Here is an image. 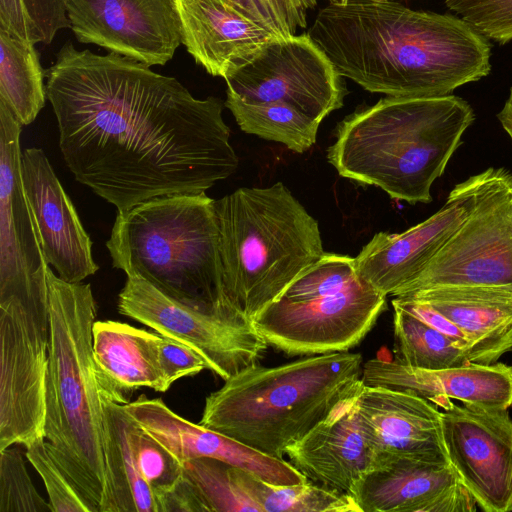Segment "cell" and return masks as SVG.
<instances>
[{
  "label": "cell",
  "mask_w": 512,
  "mask_h": 512,
  "mask_svg": "<svg viewBox=\"0 0 512 512\" xmlns=\"http://www.w3.org/2000/svg\"><path fill=\"white\" fill-rule=\"evenodd\" d=\"M46 70L62 157L79 183L124 212L200 194L238 168L221 99L114 52L64 44Z\"/></svg>",
  "instance_id": "obj_1"
},
{
  "label": "cell",
  "mask_w": 512,
  "mask_h": 512,
  "mask_svg": "<svg viewBox=\"0 0 512 512\" xmlns=\"http://www.w3.org/2000/svg\"><path fill=\"white\" fill-rule=\"evenodd\" d=\"M307 34L342 77L386 96H446L491 71V44L460 17L392 0L328 3Z\"/></svg>",
  "instance_id": "obj_2"
},
{
  "label": "cell",
  "mask_w": 512,
  "mask_h": 512,
  "mask_svg": "<svg viewBox=\"0 0 512 512\" xmlns=\"http://www.w3.org/2000/svg\"><path fill=\"white\" fill-rule=\"evenodd\" d=\"M474 120L472 106L451 94L386 96L338 123L327 160L344 178L398 201L427 204Z\"/></svg>",
  "instance_id": "obj_3"
},
{
  "label": "cell",
  "mask_w": 512,
  "mask_h": 512,
  "mask_svg": "<svg viewBox=\"0 0 512 512\" xmlns=\"http://www.w3.org/2000/svg\"><path fill=\"white\" fill-rule=\"evenodd\" d=\"M50 345L44 435L94 512H106L104 409L93 360L97 304L90 284L48 269Z\"/></svg>",
  "instance_id": "obj_4"
},
{
  "label": "cell",
  "mask_w": 512,
  "mask_h": 512,
  "mask_svg": "<svg viewBox=\"0 0 512 512\" xmlns=\"http://www.w3.org/2000/svg\"><path fill=\"white\" fill-rule=\"evenodd\" d=\"M362 367V355L348 351L273 367L252 364L206 397L199 424L284 459L290 445L360 385Z\"/></svg>",
  "instance_id": "obj_5"
},
{
  "label": "cell",
  "mask_w": 512,
  "mask_h": 512,
  "mask_svg": "<svg viewBox=\"0 0 512 512\" xmlns=\"http://www.w3.org/2000/svg\"><path fill=\"white\" fill-rule=\"evenodd\" d=\"M214 202L205 192L175 194L118 212L106 242L113 267L186 306L239 311L224 293Z\"/></svg>",
  "instance_id": "obj_6"
},
{
  "label": "cell",
  "mask_w": 512,
  "mask_h": 512,
  "mask_svg": "<svg viewBox=\"0 0 512 512\" xmlns=\"http://www.w3.org/2000/svg\"><path fill=\"white\" fill-rule=\"evenodd\" d=\"M224 293L253 319L325 253L317 220L277 182L214 202Z\"/></svg>",
  "instance_id": "obj_7"
},
{
  "label": "cell",
  "mask_w": 512,
  "mask_h": 512,
  "mask_svg": "<svg viewBox=\"0 0 512 512\" xmlns=\"http://www.w3.org/2000/svg\"><path fill=\"white\" fill-rule=\"evenodd\" d=\"M446 287L512 292V171L493 167L483 171L469 216L393 297Z\"/></svg>",
  "instance_id": "obj_8"
},
{
  "label": "cell",
  "mask_w": 512,
  "mask_h": 512,
  "mask_svg": "<svg viewBox=\"0 0 512 512\" xmlns=\"http://www.w3.org/2000/svg\"><path fill=\"white\" fill-rule=\"evenodd\" d=\"M50 331L49 289L0 299V451L45 438Z\"/></svg>",
  "instance_id": "obj_9"
},
{
  "label": "cell",
  "mask_w": 512,
  "mask_h": 512,
  "mask_svg": "<svg viewBox=\"0 0 512 512\" xmlns=\"http://www.w3.org/2000/svg\"><path fill=\"white\" fill-rule=\"evenodd\" d=\"M117 307L120 314L192 348L224 381L257 363L268 348L244 313L186 306L138 276H127Z\"/></svg>",
  "instance_id": "obj_10"
},
{
  "label": "cell",
  "mask_w": 512,
  "mask_h": 512,
  "mask_svg": "<svg viewBox=\"0 0 512 512\" xmlns=\"http://www.w3.org/2000/svg\"><path fill=\"white\" fill-rule=\"evenodd\" d=\"M386 298L357 276L336 294L303 301L282 297L252 322L268 346L288 356L344 352L369 333Z\"/></svg>",
  "instance_id": "obj_11"
},
{
  "label": "cell",
  "mask_w": 512,
  "mask_h": 512,
  "mask_svg": "<svg viewBox=\"0 0 512 512\" xmlns=\"http://www.w3.org/2000/svg\"><path fill=\"white\" fill-rule=\"evenodd\" d=\"M224 80L226 92L245 102L285 103L319 123L347 94L344 77L307 33L271 40Z\"/></svg>",
  "instance_id": "obj_12"
},
{
  "label": "cell",
  "mask_w": 512,
  "mask_h": 512,
  "mask_svg": "<svg viewBox=\"0 0 512 512\" xmlns=\"http://www.w3.org/2000/svg\"><path fill=\"white\" fill-rule=\"evenodd\" d=\"M444 445L461 482L485 512L512 511V419L451 401L441 411Z\"/></svg>",
  "instance_id": "obj_13"
},
{
  "label": "cell",
  "mask_w": 512,
  "mask_h": 512,
  "mask_svg": "<svg viewBox=\"0 0 512 512\" xmlns=\"http://www.w3.org/2000/svg\"><path fill=\"white\" fill-rule=\"evenodd\" d=\"M70 28L84 44L165 65L182 43L174 0H65Z\"/></svg>",
  "instance_id": "obj_14"
},
{
  "label": "cell",
  "mask_w": 512,
  "mask_h": 512,
  "mask_svg": "<svg viewBox=\"0 0 512 512\" xmlns=\"http://www.w3.org/2000/svg\"><path fill=\"white\" fill-rule=\"evenodd\" d=\"M22 125L0 101V299L48 292V269L21 178Z\"/></svg>",
  "instance_id": "obj_15"
},
{
  "label": "cell",
  "mask_w": 512,
  "mask_h": 512,
  "mask_svg": "<svg viewBox=\"0 0 512 512\" xmlns=\"http://www.w3.org/2000/svg\"><path fill=\"white\" fill-rule=\"evenodd\" d=\"M482 181L483 172L458 183L437 212L402 233L375 234L355 257L357 276L378 292L393 296L466 220Z\"/></svg>",
  "instance_id": "obj_16"
},
{
  "label": "cell",
  "mask_w": 512,
  "mask_h": 512,
  "mask_svg": "<svg viewBox=\"0 0 512 512\" xmlns=\"http://www.w3.org/2000/svg\"><path fill=\"white\" fill-rule=\"evenodd\" d=\"M21 178L43 254L57 276L80 283L95 274L92 241L42 149L22 152Z\"/></svg>",
  "instance_id": "obj_17"
},
{
  "label": "cell",
  "mask_w": 512,
  "mask_h": 512,
  "mask_svg": "<svg viewBox=\"0 0 512 512\" xmlns=\"http://www.w3.org/2000/svg\"><path fill=\"white\" fill-rule=\"evenodd\" d=\"M361 512H475L477 502L450 462L383 455L356 487Z\"/></svg>",
  "instance_id": "obj_18"
},
{
  "label": "cell",
  "mask_w": 512,
  "mask_h": 512,
  "mask_svg": "<svg viewBox=\"0 0 512 512\" xmlns=\"http://www.w3.org/2000/svg\"><path fill=\"white\" fill-rule=\"evenodd\" d=\"M361 384L285 452L308 480L352 497L380 460L359 418L357 391Z\"/></svg>",
  "instance_id": "obj_19"
},
{
  "label": "cell",
  "mask_w": 512,
  "mask_h": 512,
  "mask_svg": "<svg viewBox=\"0 0 512 512\" xmlns=\"http://www.w3.org/2000/svg\"><path fill=\"white\" fill-rule=\"evenodd\" d=\"M124 405L139 425L181 463L213 458L276 485L308 480L289 461L268 456L225 434L193 423L172 411L161 398L142 394Z\"/></svg>",
  "instance_id": "obj_20"
},
{
  "label": "cell",
  "mask_w": 512,
  "mask_h": 512,
  "mask_svg": "<svg viewBox=\"0 0 512 512\" xmlns=\"http://www.w3.org/2000/svg\"><path fill=\"white\" fill-rule=\"evenodd\" d=\"M361 380L366 386L412 392L437 407L452 400L489 410L512 406V366L480 364L427 370L404 365L380 354L363 363Z\"/></svg>",
  "instance_id": "obj_21"
},
{
  "label": "cell",
  "mask_w": 512,
  "mask_h": 512,
  "mask_svg": "<svg viewBox=\"0 0 512 512\" xmlns=\"http://www.w3.org/2000/svg\"><path fill=\"white\" fill-rule=\"evenodd\" d=\"M357 410L375 452L450 462L444 445L441 411L412 392L361 384Z\"/></svg>",
  "instance_id": "obj_22"
},
{
  "label": "cell",
  "mask_w": 512,
  "mask_h": 512,
  "mask_svg": "<svg viewBox=\"0 0 512 512\" xmlns=\"http://www.w3.org/2000/svg\"><path fill=\"white\" fill-rule=\"evenodd\" d=\"M182 44L208 74L227 78L279 38L232 0H174Z\"/></svg>",
  "instance_id": "obj_23"
},
{
  "label": "cell",
  "mask_w": 512,
  "mask_h": 512,
  "mask_svg": "<svg viewBox=\"0 0 512 512\" xmlns=\"http://www.w3.org/2000/svg\"><path fill=\"white\" fill-rule=\"evenodd\" d=\"M398 296L424 302L452 321L468 341L467 355L470 362L493 364L512 350L510 291L479 287H446Z\"/></svg>",
  "instance_id": "obj_24"
},
{
  "label": "cell",
  "mask_w": 512,
  "mask_h": 512,
  "mask_svg": "<svg viewBox=\"0 0 512 512\" xmlns=\"http://www.w3.org/2000/svg\"><path fill=\"white\" fill-rule=\"evenodd\" d=\"M161 335L118 321H95L93 360L102 397L127 404L135 390L166 392L158 355Z\"/></svg>",
  "instance_id": "obj_25"
},
{
  "label": "cell",
  "mask_w": 512,
  "mask_h": 512,
  "mask_svg": "<svg viewBox=\"0 0 512 512\" xmlns=\"http://www.w3.org/2000/svg\"><path fill=\"white\" fill-rule=\"evenodd\" d=\"M107 472L106 512H159L157 496L141 475L124 427L123 404L102 397Z\"/></svg>",
  "instance_id": "obj_26"
},
{
  "label": "cell",
  "mask_w": 512,
  "mask_h": 512,
  "mask_svg": "<svg viewBox=\"0 0 512 512\" xmlns=\"http://www.w3.org/2000/svg\"><path fill=\"white\" fill-rule=\"evenodd\" d=\"M45 72L34 43L0 30V101L22 126L31 124L45 105Z\"/></svg>",
  "instance_id": "obj_27"
},
{
  "label": "cell",
  "mask_w": 512,
  "mask_h": 512,
  "mask_svg": "<svg viewBox=\"0 0 512 512\" xmlns=\"http://www.w3.org/2000/svg\"><path fill=\"white\" fill-rule=\"evenodd\" d=\"M226 96L225 107L245 133L281 143L296 153L316 143L320 123L294 107L281 102L249 103L229 92Z\"/></svg>",
  "instance_id": "obj_28"
},
{
  "label": "cell",
  "mask_w": 512,
  "mask_h": 512,
  "mask_svg": "<svg viewBox=\"0 0 512 512\" xmlns=\"http://www.w3.org/2000/svg\"><path fill=\"white\" fill-rule=\"evenodd\" d=\"M233 474L239 487L261 512H361L349 494L322 487L310 480L276 485L236 466Z\"/></svg>",
  "instance_id": "obj_29"
},
{
  "label": "cell",
  "mask_w": 512,
  "mask_h": 512,
  "mask_svg": "<svg viewBox=\"0 0 512 512\" xmlns=\"http://www.w3.org/2000/svg\"><path fill=\"white\" fill-rule=\"evenodd\" d=\"M393 306L395 359L419 369L436 370L470 362L463 349L446 335L396 304Z\"/></svg>",
  "instance_id": "obj_30"
},
{
  "label": "cell",
  "mask_w": 512,
  "mask_h": 512,
  "mask_svg": "<svg viewBox=\"0 0 512 512\" xmlns=\"http://www.w3.org/2000/svg\"><path fill=\"white\" fill-rule=\"evenodd\" d=\"M233 467L213 458H196L183 463V472L197 491L206 512H261L239 487Z\"/></svg>",
  "instance_id": "obj_31"
},
{
  "label": "cell",
  "mask_w": 512,
  "mask_h": 512,
  "mask_svg": "<svg viewBox=\"0 0 512 512\" xmlns=\"http://www.w3.org/2000/svg\"><path fill=\"white\" fill-rule=\"evenodd\" d=\"M123 420L127 438L138 469L159 497L183 475V463L149 434L127 411ZM159 505V504H158Z\"/></svg>",
  "instance_id": "obj_32"
},
{
  "label": "cell",
  "mask_w": 512,
  "mask_h": 512,
  "mask_svg": "<svg viewBox=\"0 0 512 512\" xmlns=\"http://www.w3.org/2000/svg\"><path fill=\"white\" fill-rule=\"evenodd\" d=\"M25 448L27 460L42 478L53 512H94L59 464L45 438L38 439Z\"/></svg>",
  "instance_id": "obj_33"
},
{
  "label": "cell",
  "mask_w": 512,
  "mask_h": 512,
  "mask_svg": "<svg viewBox=\"0 0 512 512\" xmlns=\"http://www.w3.org/2000/svg\"><path fill=\"white\" fill-rule=\"evenodd\" d=\"M356 277L355 258L325 252L291 284L282 297L303 301L336 294Z\"/></svg>",
  "instance_id": "obj_34"
},
{
  "label": "cell",
  "mask_w": 512,
  "mask_h": 512,
  "mask_svg": "<svg viewBox=\"0 0 512 512\" xmlns=\"http://www.w3.org/2000/svg\"><path fill=\"white\" fill-rule=\"evenodd\" d=\"M0 512H53L37 491L19 449L0 451Z\"/></svg>",
  "instance_id": "obj_35"
},
{
  "label": "cell",
  "mask_w": 512,
  "mask_h": 512,
  "mask_svg": "<svg viewBox=\"0 0 512 512\" xmlns=\"http://www.w3.org/2000/svg\"><path fill=\"white\" fill-rule=\"evenodd\" d=\"M255 22L279 38L296 35L307 26L317 0H232Z\"/></svg>",
  "instance_id": "obj_36"
},
{
  "label": "cell",
  "mask_w": 512,
  "mask_h": 512,
  "mask_svg": "<svg viewBox=\"0 0 512 512\" xmlns=\"http://www.w3.org/2000/svg\"><path fill=\"white\" fill-rule=\"evenodd\" d=\"M445 4L485 38L500 44L512 40V0H445Z\"/></svg>",
  "instance_id": "obj_37"
},
{
  "label": "cell",
  "mask_w": 512,
  "mask_h": 512,
  "mask_svg": "<svg viewBox=\"0 0 512 512\" xmlns=\"http://www.w3.org/2000/svg\"><path fill=\"white\" fill-rule=\"evenodd\" d=\"M158 355L160 368L169 388L175 381L207 369L202 357L192 348L162 335L159 340Z\"/></svg>",
  "instance_id": "obj_38"
},
{
  "label": "cell",
  "mask_w": 512,
  "mask_h": 512,
  "mask_svg": "<svg viewBox=\"0 0 512 512\" xmlns=\"http://www.w3.org/2000/svg\"><path fill=\"white\" fill-rule=\"evenodd\" d=\"M31 17L36 43L50 44L62 29L70 28L65 0H24Z\"/></svg>",
  "instance_id": "obj_39"
},
{
  "label": "cell",
  "mask_w": 512,
  "mask_h": 512,
  "mask_svg": "<svg viewBox=\"0 0 512 512\" xmlns=\"http://www.w3.org/2000/svg\"><path fill=\"white\" fill-rule=\"evenodd\" d=\"M0 30L36 44L34 26L24 0H0Z\"/></svg>",
  "instance_id": "obj_40"
},
{
  "label": "cell",
  "mask_w": 512,
  "mask_h": 512,
  "mask_svg": "<svg viewBox=\"0 0 512 512\" xmlns=\"http://www.w3.org/2000/svg\"><path fill=\"white\" fill-rule=\"evenodd\" d=\"M158 504L159 512H206L202 500L184 472L174 486L159 497Z\"/></svg>",
  "instance_id": "obj_41"
},
{
  "label": "cell",
  "mask_w": 512,
  "mask_h": 512,
  "mask_svg": "<svg viewBox=\"0 0 512 512\" xmlns=\"http://www.w3.org/2000/svg\"><path fill=\"white\" fill-rule=\"evenodd\" d=\"M496 116L501 127L512 141V87L502 109Z\"/></svg>",
  "instance_id": "obj_42"
},
{
  "label": "cell",
  "mask_w": 512,
  "mask_h": 512,
  "mask_svg": "<svg viewBox=\"0 0 512 512\" xmlns=\"http://www.w3.org/2000/svg\"><path fill=\"white\" fill-rule=\"evenodd\" d=\"M329 3L345 4L348 0H328Z\"/></svg>",
  "instance_id": "obj_43"
}]
</instances>
